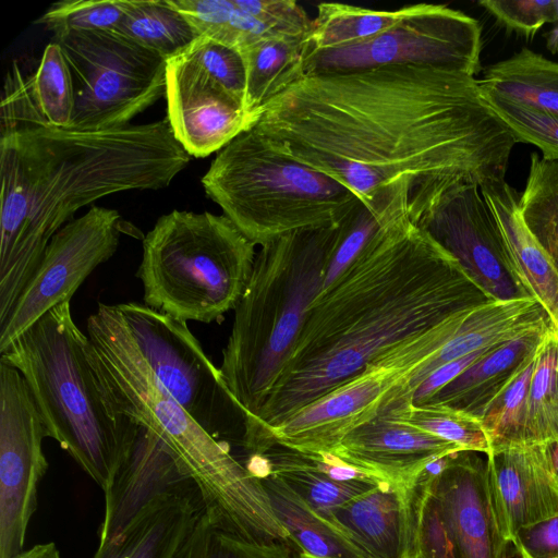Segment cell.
<instances>
[{"label":"cell","instance_id":"5bb4252c","mask_svg":"<svg viewBox=\"0 0 558 558\" xmlns=\"http://www.w3.org/2000/svg\"><path fill=\"white\" fill-rule=\"evenodd\" d=\"M45 437L46 426L24 377L0 357V558L24 550L38 484L48 468Z\"/></svg>","mask_w":558,"mask_h":558},{"label":"cell","instance_id":"7c38bea8","mask_svg":"<svg viewBox=\"0 0 558 558\" xmlns=\"http://www.w3.org/2000/svg\"><path fill=\"white\" fill-rule=\"evenodd\" d=\"M436 329L375 360L353 378L268 430L259 453L280 445L307 453H332L354 428L374 418L399 386L442 344Z\"/></svg>","mask_w":558,"mask_h":558},{"label":"cell","instance_id":"8992f818","mask_svg":"<svg viewBox=\"0 0 558 558\" xmlns=\"http://www.w3.org/2000/svg\"><path fill=\"white\" fill-rule=\"evenodd\" d=\"M206 195L255 245L340 225L361 203L336 180L277 151L253 126L220 149Z\"/></svg>","mask_w":558,"mask_h":558},{"label":"cell","instance_id":"e0dca14e","mask_svg":"<svg viewBox=\"0 0 558 558\" xmlns=\"http://www.w3.org/2000/svg\"><path fill=\"white\" fill-rule=\"evenodd\" d=\"M171 498H187L203 505L195 483L170 448L151 430L138 425L133 442L105 490L100 542L125 530L150 506Z\"/></svg>","mask_w":558,"mask_h":558},{"label":"cell","instance_id":"b9f144b4","mask_svg":"<svg viewBox=\"0 0 558 558\" xmlns=\"http://www.w3.org/2000/svg\"><path fill=\"white\" fill-rule=\"evenodd\" d=\"M511 543L521 558H558V514L521 527Z\"/></svg>","mask_w":558,"mask_h":558},{"label":"cell","instance_id":"3957f363","mask_svg":"<svg viewBox=\"0 0 558 558\" xmlns=\"http://www.w3.org/2000/svg\"><path fill=\"white\" fill-rule=\"evenodd\" d=\"M168 119L104 131L31 126L0 135V326L51 238L110 194L167 187L190 162Z\"/></svg>","mask_w":558,"mask_h":558},{"label":"cell","instance_id":"f6af8a7d","mask_svg":"<svg viewBox=\"0 0 558 558\" xmlns=\"http://www.w3.org/2000/svg\"><path fill=\"white\" fill-rule=\"evenodd\" d=\"M556 19L553 28L545 33L546 48L553 53H558V0H555Z\"/></svg>","mask_w":558,"mask_h":558},{"label":"cell","instance_id":"4dcf8cb0","mask_svg":"<svg viewBox=\"0 0 558 558\" xmlns=\"http://www.w3.org/2000/svg\"><path fill=\"white\" fill-rule=\"evenodd\" d=\"M525 444L558 439V330L553 327L541 341L531 378L525 416Z\"/></svg>","mask_w":558,"mask_h":558},{"label":"cell","instance_id":"52a82bcc","mask_svg":"<svg viewBox=\"0 0 558 558\" xmlns=\"http://www.w3.org/2000/svg\"><path fill=\"white\" fill-rule=\"evenodd\" d=\"M255 247L223 214L160 216L143 238L136 271L144 304L185 323L221 320L247 287Z\"/></svg>","mask_w":558,"mask_h":558},{"label":"cell","instance_id":"60d3db41","mask_svg":"<svg viewBox=\"0 0 558 558\" xmlns=\"http://www.w3.org/2000/svg\"><path fill=\"white\" fill-rule=\"evenodd\" d=\"M236 7L282 37L307 36L312 20L292 0H234Z\"/></svg>","mask_w":558,"mask_h":558},{"label":"cell","instance_id":"f546056e","mask_svg":"<svg viewBox=\"0 0 558 558\" xmlns=\"http://www.w3.org/2000/svg\"><path fill=\"white\" fill-rule=\"evenodd\" d=\"M114 31L167 61L183 53L201 36L170 0H132Z\"/></svg>","mask_w":558,"mask_h":558},{"label":"cell","instance_id":"7bdbcfd3","mask_svg":"<svg viewBox=\"0 0 558 558\" xmlns=\"http://www.w3.org/2000/svg\"><path fill=\"white\" fill-rule=\"evenodd\" d=\"M498 345L481 349L461 359L447 363L434 371L413 392L412 404H421L428 401L435 393L458 377L470 365Z\"/></svg>","mask_w":558,"mask_h":558},{"label":"cell","instance_id":"e575fe53","mask_svg":"<svg viewBox=\"0 0 558 558\" xmlns=\"http://www.w3.org/2000/svg\"><path fill=\"white\" fill-rule=\"evenodd\" d=\"M173 558H300L286 543L247 541L203 509Z\"/></svg>","mask_w":558,"mask_h":558},{"label":"cell","instance_id":"83f0119b","mask_svg":"<svg viewBox=\"0 0 558 558\" xmlns=\"http://www.w3.org/2000/svg\"><path fill=\"white\" fill-rule=\"evenodd\" d=\"M477 83L482 90L558 116V62L526 47L486 66Z\"/></svg>","mask_w":558,"mask_h":558},{"label":"cell","instance_id":"7a4b0ae2","mask_svg":"<svg viewBox=\"0 0 558 558\" xmlns=\"http://www.w3.org/2000/svg\"><path fill=\"white\" fill-rule=\"evenodd\" d=\"M489 301L409 208L398 213L308 306L291 355L246 432L247 449L259 452L269 429L375 360Z\"/></svg>","mask_w":558,"mask_h":558},{"label":"cell","instance_id":"9a60e30c","mask_svg":"<svg viewBox=\"0 0 558 558\" xmlns=\"http://www.w3.org/2000/svg\"><path fill=\"white\" fill-rule=\"evenodd\" d=\"M447 250L495 301L533 298L520 280L480 185L458 183L413 220Z\"/></svg>","mask_w":558,"mask_h":558},{"label":"cell","instance_id":"9c48e42d","mask_svg":"<svg viewBox=\"0 0 558 558\" xmlns=\"http://www.w3.org/2000/svg\"><path fill=\"white\" fill-rule=\"evenodd\" d=\"M52 40L61 47L73 83L69 129L129 125L166 95L167 59L117 31L69 33Z\"/></svg>","mask_w":558,"mask_h":558},{"label":"cell","instance_id":"836d02e7","mask_svg":"<svg viewBox=\"0 0 558 558\" xmlns=\"http://www.w3.org/2000/svg\"><path fill=\"white\" fill-rule=\"evenodd\" d=\"M201 36L240 50L266 38L281 37L239 9L234 0H170Z\"/></svg>","mask_w":558,"mask_h":558},{"label":"cell","instance_id":"277c9868","mask_svg":"<svg viewBox=\"0 0 558 558\" xmlns=\"http://www.w3.org/2000/svg\"><path fill=\"white\" fill-rule=\"evenodd\" d=\"M342 222L288 233L256 253L219 367L246 416L245 433L289 360L307 308L322 290Z\"/></svg>","mask_w":558,"mask_h":558},{"label":"cell","instance_id":"d6a6232c","mask_svg":"<svg viewBox=\"0 0 558 558\" xmlns=\"http://www.w3.org/2000/svg\"><path fill=\"white\" fill-rule=\"evenodd\" d=\"M380 411H387L413 426L452 442L461 450L486 456L492 450L482 420L464 411L430 402L412 404L404 400H389Z\"/></svg>","mask_w":558,"mask_h":558},{"label":"cell","instance_id":"bcb514c9","mask_svg":"<svg viewBox=\"0 0 558 558\" xmlns=\"http://www.w3.org/2000/svg\"><path fill=\"white\" fill-rule=\"evenodd\" d=\"M546 451L553 476L558 487V439L546 444Z\"/></svg>","mask_w":558,"mask_h":558},{"label":"cell","instance_id":"1f68e13d","mask_svg":"<svg viewBox=\"0 0 558 558\" xmlns=\"http://www.w3.org/2000/svg\"><path fill=\"white\" fill-rule=\"evenodd\" d=\"M519 208L527 229L558 268V160L531 154Z\"/></svg>","mask_w":558,"mask_h":558},{"label":"cell","instance_id":"484cf974","mask_svg":"<svg viewBox=\"0 0 558 558\" xmlns=\"http://www.w3.org/2000/svg\"><path fill=\"white\" fill-rule=\"evenodd\" d=\"M300 558H368L341 530L316 513L281 480L257 475Z\"/></svg>","mask_w":558,"mask_h":558},{"label":"cell","instance_id":"d590c367","mask_svg":"<svg viewBox=\"0 0 558 558\" xmlns=\"http://www.w3.org/2000/svg\"><path fill=\"white\" fill-rule=\"evenodd\" d=\"M537 349L484 412L482 422L490 440V451L513 445H526L524 428L527 396Z\"/></svg>","mask_w":558,"mask_h":558},{"label":"cell","instance_id":"44dd1931","mask_svg":"<svg viewBox=\"0 0 558 558\" xmlns=\"http://www.w3.org/2000/svg\"><path fill=\"white\" fill-rule=\"evenodd\" d=\"M74 108L71 73L61 47L51 40L37 68L23 72L16 61L8 69L0 107V135L31 126L69 129Z\"/></svg>","mask_w":558,"mask_h":558},{"label":"cell","instance_id":"8d00e7d4","mask_svg":"<svg viewBox=\"0 0 558 558\" xmlns=\"http://www.w3.org/2000/svg\"><path fill=\"white\" fill-rule=\"evenodd\" d=\"M132 0H62L51 4L36 24L58 37L69 33L114 31Z\"/></svg>","mask_w":558,"mask_h":558},{"label":"cell","instance_id":"7402d4cb","mask_svg":"<svg viewBox=\"0 0 558 558\" xmlns=\"http://www.w3.org/2000/svg\"><path fill=\"white\" fill-rule=\"evenodd\" d=\"M330 522L368 558H408L407 488L380 481L331 511Z\"/></svg>","mask_w":558,"mask_h":558},{"label":"cell","instance_id":"f35d334b","mask_svg":"<svg viewBox=\"0 0 558 558\" xmlns=\"http://www.w3.org/2000/svg\"><path fill=\"white\" fill-rule=\"evenodd\" d=\"M183 53L245 109L246 69L240 49L199 36Z\"/></svg>","mask_w":558,"mask_h":558},{"label":"cell","instance_id":"ab89813d","mask_svg":"<svg viewBox=\"0 0 558 558\" xmlns=\"http://www.w3.org/2000/svg\"><path fill=\"white\" fill-rule=\"evenodd\" d=\"M509 33L530 40L546 23L556 19L555 0H483L478 2Z\"/></svg>","mask_w":558,"mask_h":558},{"label":"cell","instance_id":"ac0fdd59","mask_svg":"<svg viewBox=\"0 0 558 558\" xmlns=\"http://www.w3.org/2000/svg\"><path fill=\"white\" fill-rule=\"evenodd\" d=\"M457 451H461L457 445L380 411L350 432L332 453L378 478L407 487L428 463Z\"/></svg>","mask_w":558,"mask_h":558},{"label":"cell","instance_id":"d6986e66","mask_svg":"<svg viewBox=\"0 0 558 558\" xmlns=\"http://www.w3.org/2000/svg\"><path fill=\"white\" fill-rule=\"evenodd\" d=\"M486 457L495 509L509 543L521 527L558 514L546 444L508 446Z\"/></svg>","mask_w":558,"mask_h":558},{"label":"cell","instance_id":"4316f807","mask_svg":"<svg viewBox=\"0 0 558 558\" xmlns=\"http://www.w3.org/2000/svg\"><path fill=\"white\" fill-rule=\"evenodd\" d=\"M306 39L266 38L241 50L246 69L245 111L254 125L267 104L305 75Z\"/></svg>","mask_w":558,"mask_h":558},{"label":"cell","instance_id":"d4e9b609","mask_svg":"<svg viewBox=\"0 0 558 558\" xmlns=\"http://www.w3.org/2000/svg\"><path fill=\"white\" fill-rule=\"evenodd\" d=\"M203 509L187 498L157 502L125 530L99 542L94 558H173Z\"/></svg>","mask_w":558,"mask_h":558},{"label":"cell","instance_id":"4fadbf2b","mask_svg":"<svg viewBox=\"0 0 558 558\" xmlns=\"http://www.w3.org/2000/svg\"><path fill=\"white\" fill-rule=\"evenodd\" d=\"M122 225L116 209L92 206L54 233L0 326V353L51 308L71 301L87 277L113 256Z\"/></svg>","mask_w":558,"mask_h":558},{"label":"cell","instance_id":"74e56055","mask_svg":"<svg viewBox=\"0 0 558 558\" xmlns=\"http://www.w3.org/2000/svg\"><path fill=\"white\" fill-rule=\"evenodd\" d=\"M481 89V88H480ZM486 105L517 143H529L547 160H558V116L482 90Z\"/></svg>","mask_w":558,"mask_h":558},{"label":"cell","instance_id":"f1b7e54d","mask_svg":"<svg viewBox=\"0 0 558 558\" xmlns=\"http://www.w3.org/2000/svg\"><path fill=\"white\" fill-rule=\"evenodd\" d=\"M411 5L397 10H373L322 2L306 39V52L352 46L368 40L402 20Z\"/></svg>","mask_w":558,"mask_h":558},{"label":"cell","instance_id":"ee69618b","mask_svg":"<svg viewBox=\"0 0 558 558\" xmlns=\"http://www.w3.org/2000/svg\"><path fill=\"white\" fill-rule=\"evenodd\" d=\"M14 558H61V556L54 543H45L23 550Z\"/></svg>","mask_w":558,"mask_h":558},{"label":"cell","instance_id":"5b68a950","mask_svg":"<svg viewBox=\"0 0 558 558\" xmlns=\"http://www.w3.org/2000/svg\"><path fill=\"white\" fill-rule=\"evenodd\" d=\"M87 342L66 301L22 332L0 357L24 377L48 437L105 492L138 424L110 411L89 363Z\"/></svg>","mask_w":558,"mask_h":558},{"label":"cell","instance_id":"8fae6325","mask_svg":"<svg viewBox=\"0 0 558 558\" xmlns=\"http://www.w3.org/2000/svg\"><path fill=\"white\" fill-rule=\"evenodd\" d=\"M482 27L444 4L420 3L390 28L352 46L306 52L305 75L393 65L432 66L475 76L481 70Z\"/></svg>","mask_w":558,"mask_h":558},{"label":"cell","instance_id":"cb8c5ba5","mask_svg":"<svg viewBox=\"0 0 558 558\" xmlns=\"http://www.w3.org/2000/svg\"><path fill=\"white\" fill-rule=\"evenodd\" d=\"M550 327L494 348L426 402L461 410L482 420L486 408L536 351Z\"/></svg>","mask_w":558,"mask_h":558},{"label":"cell","instance_id":"6da1fadb","mask_svg":"<svg viewBox=\"0 0 558 558\" xmlns=\"http://www.w3.org/2000/svg\"><path fill=\"white\" fill-rule=\"evenodd\" d=\"M253 128L365 205L408 184L411 213L454 184L506 180L517 144L474 76L421 65L304 75Z\"/></svg>","mask_w":558,"mask_h":558},{"label":"cell","instance_id":"2e32d148","mask_svg":"<svg viewBox=\"0 0 558 558\" xmlns=\"http://www.w3.org/2000/svg\"><path fill=\"white\" fill-rule=\"evenodd\" d=\"M165 96L172 132L191 157L218 153L254 125L243 105L184 53L167 61Z\"/></svg>","mask_w":558,"mask_h":558},{"label":"cell","instance_id":"30bf717a","mask_svg":"<svg viewBox=\"0 0 558 558\" xmlns=\"http://www.w3.org/2000/svg\"><path fill=\"white\" fill-rule=\"evenodd\" d=\"M155 376L213 438L243 446L246 416L187 323L146 304H114Z\"/></svg>","mask_w":558,"mask_h":558},{"label":"cell","instance_id":"ffe728a7","mask_svg":"<svg viewBox=\"0 0 558 558\" xmlns=\"http://www.w3.org/2000/svg\"><path fill=\"white\" fill-rule=\"evenodd\" d=\"M246 468L255 475H275L328 521L336 507L383 481L333 453H307L280 445L252 454Z\"/></svg>","mask_w":558,"mask_h":558},{"label":"cell","instance_id":"ba28073f","mask_svg":"<svg viewBox=\"0 0 558 558\" xmlns=\"http://www.w3.org/2000/svg\"><path fill=\"white\" fill-rule=\"evenodd\" d=\"M478 453L435 459L405 487L408 558H504L509 542Z\"/></svg>","mask_w":558,"mask_h":558},{"label":"cell","instance_id":"603a6c76","mask_svg":"<svg viewBox=\"0 0 558 558\" xmlns=\"http://www.w3.org/2000/svg\"><path fill=\"white\" fill-rule=\"evenodd\" d=\"M480 189L498 221L517 275L558 330V268L527 229L519 208L520 194L506 180Z\"/></svg>","mask_w":558,"mask_h":558}]
</instances>
